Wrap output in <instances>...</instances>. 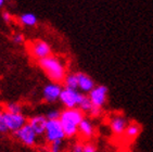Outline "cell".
I'll use <instances>...</instances> for the list:
<instances>
[{"label": "cell", "instance_id": "1", "mask_svg": "<svg viewBox=\"0 0 153 152\" xmlns=\"http://www.w3.org/2000/svg\"><path fill=\"white\" fill-rule=\"evenodd\" d=\"M86 115L79 109H63L60 115V123L66 138H75L78 136V126Z\"/></svg>", "mask_w": 153, "mask_h": 152}, {"label": "cell", "instance_id": "2", "mask_svg": "<svg viewBox=\"0 0 153 152\" xmlns=\"http://www.w3.org/2000/svg\"><path fill=\"white\" fill-rule=\"evenodd\" d=\"M38 64L52 83L61 84L64 82L66 76V67L59 58L50 56L42 60H39Z\"/></svg>", "mask_w": 153, "mask_h": 152}, {"label": "cell", "instance_id": "3", "mask_svg": "<svg viewBox=\"0 0 153 152\" xmlns=\"http://www.w3.org/2000/svg\"><path fill=\"white\" fill-rule=\"evenodd\" d=\"M64 130L62 128V125L59 120H48L46 125V130L44 135V140L50 145L52 142L65 139Z\"/></svg>", "mask_w": 153, "mask_h": 152}, {"label": "cell", "instance_id": "4", "mask_svg": "<svg viewBox=\"0 0 153 152\" xmlns=\"http://www.w3.org/2000/svg\"><path fill=\"white\" fill-rule=\"evenodd\" d=\"M13 135H14V137L16 140L20 141L24 146L30 147V148L37 147L41 139L40 137L37 136V134L34 132V129H33L28 124L24 125L22 128H20L15 133H13Z\"/></svg>", "mask_w": 153, "mask_h": 152}, {"label": "cell", "instance_id": "5", "mask_svg": "<svg viewBox=\"0 0 153 152\" xmlns=\"http://www.w3.org/2000/svg\"><path fill=\"white\" fill-rule=\"evenodd\" d=\"M84 96L85 95L78 90L63 88L60 96V102L63 104L64 109H76L78 108Z\"/></svg>", "mask_w": 153, "mask_h": 152}, {"label": "cell", "instance_id": "6", "mask_svg": "<svg viewBox=\"0 0 153 152\" xmlns=\"http://www.w3.org/2000/svg\"><path fill=\"white\" fill-rule=\"evenodd\" d=\"M129 124V121L127 120V117L121 113H114L112 114L109 118V126L110 129L114 136L121 137L125 133L127 125Z\"/></svg>", "mask_w": 153, "mask_h": 152}, {"label": "cell", "instance_id": "7", "mask_svg": "<svg viewBox=\"0 0 153 152\" xmlns=\"http://www.w3.org/2000/svg\"><path fill=\"white\" fill-rule=\"evenodd\" d=\"M108 94H109V90L105 86L98 85L88 94V98L94 107L102 109L108 100Z\"/></svg>", "mask_w": 153, "mask_h": 152}, {"label": "cell", "instance_id": "8", "mask_svg": "<svg viewBox=\"0 0 153 152\" xmlns=\"http://www.w3.org/2000/svg\"><path fill=\"white\" fill-rule=\"evenodd\" d=\"M30 53L39 61L51 56V47L44 40H34L30 45Z\"/></svg>", "mask_w": 153, "mask_h": 152}, {"label": "cell", "instance_id": "9", "mask_svg": "<svg viewBox=\"0 0 153 152\" xmlns=\"http://www.w3.org/2000/svg\"><path fill=\"white\" fill-rule=\"evenodd\" d=\"M4 115H6V121L8 128H9V132L11 133H15L16 130L22 128L24 125H26L27 121H28V118L23 113L12 114L4 111Z\"/></svg>", "mask_w": 153, "mask_h": 152}, {"label": "cell", "instance_id": "10", "mask_svg": "<svg viewBox=\"0 0 153 152\" xmlns=\"http://www.w3.org/2000/svg\"><path fill=\"white\" fill-rule=\"evenodd\" d=\"M63 90V88L60 84L56 83H50L45 86L42 90V97L44 100L48 103H54L60 100V96Z\"/></svg>", "mask_w": 153, "mask_h": 152}, {"label": "cell", "instance_id": "11", "mask_svg": "<svg viewBox=\"0 0 153 152\" xmlns=\"http://www.w3.org/2000/svg\"><path fill=\"white\" fill-rule=\"evenodd\" d=\"M96 135V127L92 121L89 117H84V120L80 122L78 126V136L80 137L82 141L90 140Z\"/></svg>", "mask_w": 153, "mask_h": 152}, {"label": "cell", "instance_id": "12", "mask_svg": "<svg viewBox=\"0 0 153 152\" xmlns=\"http://www.w3.org/2000/svg\"><path fill=\"white\" fill-rule=\"evenodd\" d=\"M47 117L42 114H37L34 116H30L27 121V124L34 129V132L37 134V136L40 138H44L45 130H46V125H47Z\"/></svg>", "mask_w": 153, "mask_h": 152}, {"label": "cell", "instance_id": "13", "mask_svg": "<svg viewBox=\"0 0 153 152\" xmlns=\"http://www.w3.org/2000/svg\"><path fill=\"white\" fill-rule=\"evenodd\" d=\"M76 74L77 82H78V91H80L84 95H88L96 87L94 80L89 75H87L86 73H82V72H78Z\"/></svg>", "mask_w": 153, "mask_h": 152}, {"label": "cell", "instance_id": "14", "mask_svg": "<svg viewBox=\"0 0 153 152\" xmlns=\"http://www.w3.org/2000/svg\"><path fill=\"white\" fill-rule=\"evenodd\" d=\"M140 132H141V126L136 122H129L123 136L127 141H133L138 137Z\"/></svg>", "mask_w": 153, "mask_h": 152}, {"label": "cell", "instance_id": "15", "mask_svg": "<svg viewBox=\"0 0 153 152\" xmlns=\"http://www.w3.org/2000/svg\"><path fill=\"white\" fill-rule=\"evenodd\" d=\"M63 84H64V88H68V89H75V90H78L77 74L76 73L66 74Z\"/></svg>", "mask_w": 153, "mask_h": 152}, {"label": "cell", "instance_id": "16", "mask_svg": "<svg viewBox=\"0 0 153 152\" xmlns=\"http://www.w3.org/2000/svg\"><path fill=\"white\" fill-rule=\"evenodd\" d=\"M21 23L23 25H26V26H35L37 24V16H36L34 13H24V14L21 15L20 18Z\"/></svg>", "mask_w": 153, "mask_h": 152}, {"label": "cell", "instance_id": "17", "mask_svg": "<svg viewBox=\"0 0 153 152\" xmlns=\"http://www.w3.org/2000/svg\"><path fill=\"white\" fill-rule=\"evenodd\" d=\"M92 108H94V105H92L91 101L89 100L88 96H87V95H85V96L82 97V101H80L79 105H78V108H77V109H79L80 111L85 114V115H86V114L88 115V114L90 113V111L92 110Z\"/></svg>", "mask_w": 153, "mask_h": 152}, {"label": "cell", "instance_id": "18", "mask_svg": "<svg viewBox=\"0 0 153 152\" xmlns=\"http://www.w3.org/2000/svg\"><path fill=\"white\" fill-rule=\"evenodd\" d=\"M4 111H7L8 113H12V114H20L23 113V108L22 105L18 102H10L8 104H6L4 107Z\"/></svg>", "mask_w": 153, "mask_h": 152}, {"label": "cell", "instance_id": "19", "mask_svg": "<svg viewBox=\"0 0 153 152\" xmlns=\"http://www.w3.org/2000/svg\"><path fill=\"white\" fill-rule=\"evenodd\" d=\"M9 133V128L7 125L4 110H0V135H4Z\"/></svg>", "mask_w": 153, "mask_h": 152}, {"label": "cell", "instance_id": "20", "mask_svg": "<svg viewBox=\"0 0 153 152\" xmlns=\"http://www.w3.org/2000/svg\"><path fill=\"white\" fill-rule=\"evenodd\" d=\"M48 148L51 150V152H62L64 150V140H60L48 145Z\"/></svg>", "mask_w": 153, "mask_h": 152}, {"label": "cell", "instance_id": "21", "mask_svg": "<svg viewBox=\"0 0 153 152\" xmlns=\"http://www.w3.org/2000/svg\"><path fill=\"white\" fill-rule=\"evenodd\" d=\"M60 115H61V111L58 109H51L47 112V114L45 116L47 117V120H59Z\"/></svg>", "mask_w": 153, "mask_h": 152}, {"label": "cell", "instance_id": "22", "mask_svg": "<svg viewBox=\"0 0 153 152\" xmlns=\"http://www.w3.org/2000/svg\"><path fill=\"white\" fill-rule=\"evenodd\" d=\"M84 146L85 142L80 141H75L70 148V152H84Z\"/></svg>", "mask_w": 153, "mask_h": 152}, {"label": "cell", "instance_id": "23", "mask_svg": "<svg viewBox=\"0 0 153 152\" xmlns=\"http://www.w3.org/2000/svg\"><path fill=\"white\" fill-rule=\"evenodd\" d=\"M84 152H97V147L96 145L90 141L88 142H85V146H84Z\"/></svg>", "mask_w": 153, "mask_h": 152}, {"label": "cell", "instance_id": "24", "mask_svg": "<svg viewBox=\"0 0 153 152\" xmlns=\"http://www.w3.org/2000/svg\"><path fill=\"white\" fill-rule=\"evenodd\" d=\"M102 113H103L102 109L94 107V108H92V110L90 111V113H89L88 115L90 117H100L101 115H102Z\"/></svg>", "mask_w": 153, "mask_h": 152}, {"label": "cell", "instance_id": "25", "mask_svg": "<svg viewBox=\"0 0 153 152\" xmlns=\"http://www.w3.org/2000/svg\"><path fill=\"white\" fill-rule=\"evenodd\" d=\"M12 40L15 44H22V42H24V36L22 34H15L12 38Z\"/></svg>", "mask_w": 153, "mask_h": 152}, {"label": "cell", "instance_id": "26", "mask_svg": "<svg viewBox=\"0 0 153 152\" xmlns=\"http://www.w3.org/2000/svg\"><path fill=\"white\" fill-rule=\"evenodd\" d=\"M2 18L6 22H10L11 21V15H10L9 12H3L2 13Z\"/></svg>", "mask_w": 153, "mask_h": 152}, {"label": "cell", "instance_id": "27", "mask_svg": "<svg viewBox=\"0 0 153 152\" xmlns=\"http://www.w3.org/2000/svg\"><path fill=\"white\" fill-rule=\"evenodd\" d=\"M39 152H51V150L48 148V147H44V148H41L40 150H39Z\"/></svg>", "mask_w": 153, "mask_h": 152}, {"label": "cell", "instance_id": "28", "mask_svg": "<svg viewBox=\"0 0 153 152\" xmlns=\"http://www.w3.org/2000/svg\"><path fill=\"white\" fill-rule=\"evenodd\" d=\"M3 3H4V0H0V8L3 6Z\"/></svg>", "mask_w": 153, "mask_h": 152}]
</instances>
